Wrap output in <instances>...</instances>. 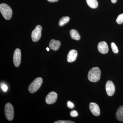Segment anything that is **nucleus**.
Returning a JSON list of instances; mask_svg holds the SVG:
<instances>
[{
    "mask_svg": "<svg viewBox=\"0 0 123 123\" xmlns=\"http://www.w3.org/2000/svg\"><path fill=\"white\" fill-rule=\"evenodd\" d=\"M101 72L98 67H94L90 69L88 74V77L89 80L93 82L98 81L101 78Z\"/></svg>",
    "mask_w": 123,
    "mask_h": 123,
    "instance_id": "obj_1",
    "label": "nucleus"
},
{
    "mask_svg": "<svg viewBox=\"0 0 123 123\" xmlns=\"http://www.w3.org/2000/svg\"><path fill=\"white\" fill-rule=\"evenodd\" d=\"M0 11L5 19H11L12 15V11L11 7L7 4L2 3L0 5Z\"/></svg>",
    "mask_w": 123,
    "mask_h": 123,
    "instance_id": "obj_2",
    "label": "nucleus"
},
{
    "mask_svg": "<svg viewBox=\"0 0 123 123\" xmlns=\"http://www.w3.org/2000/svg\"><path fill=\"white\" fill-rule=\"evenodd\" d=\"M43 79L41 77H38L35 79L29 86V92L33 93L39 89L43 83Z\"/></svg>",
    "mask_w": 123,
    "mask_h": 123,
    "instance_id": "obj_3",
    "label": "nucleus"
},
{
    "mask_svg": "<svg viewBox=\"0 0 123 123\" xmlns=\"http://www.w3.org/2000/svg\"><path fill=\"white\" fill-rule=\"evenodd\" d=\"M5 115L8 120L11 121L13 119L14 116V110L13 106L10 103L6 104L5 107Z\"/></svg>",
    "mask_w": 123,
    "mask_h": 123,
    "instance_id": "obj_4",
    "label": "nucleus"
},
{
    "mask_svg": "<svg viewBox=\"0 0 123 123\" xmlns=\"http://www.w3.org/2000/svg\"><path fill=\"white\" fill-rule=\"evenodd\" d=\"M42 27L40 25H38L31 33V38L34 42H37L40 38L42 36Z\"/></svg>",
    "mask_w": 123,
    "mask_h": 123,
    "instance_id": "obj_5",
    "label": "nucleus"
},
{
    "mask_svg": "<svg viewBox=\"0 0 123 123\" xmlns=\"http://www.w3.org/2000/svg\"><path fill=\"white\" fill-rule=\"evenodd\" d=\"M21 53L19 49H16L14 51L13 56V61L14 66L18 67L21 63Z\"/></svg>",
    "mask_w": 123,
    "mask_h": 123,
    "instance_id": "obj_6",
    "label": "nucleus"
},
{
    "mask_svg": "<svg viewBox=\"0 0 123 123\" xmlns=\"http://www.w3.org/2000/svg\"><path fill=\"white\" fill-rule=\"evenodd\" d=\"M106 92L108 95L112 96L114 93L115 86L114 84L111 81H108L105 86Z\"/></svg>",
    "mask_w": 123,
    "mask_h": 123,
    "instance_id": "obj_7",
    "label": "nucleus"
},
{
    "mask_svg": "<svg viewBox=\"0 0 123 123\" xmlns=\"http://www.w3.org/2000/svg\"><path fill=\"white\" fill-rule=\"evenodd\" d=\"M57 98V94L55 92H51L47 95L46 98V103L48 104H52L55 102Z\"/></svg>",
    "mask_w": 123,
    "mask_h": 123,
    "instance_id": "obj_8",
    "label": "nucleus"
},
{
    "mask_svg": "<svg viewBox=\"0 0 123 123\" xmlns=\"http://www.w3.org/2000/svg\"><path fill=\"white\" fill-rule=\"evenodd\" d=\"M89 108L91 113L95 116H98L100 115V109L99 106L97 104L91 103L90 104Z\"/></svg>",
    "mask_w": 123,
    "mask_h": 123,
    "instance_id": "obj_9",
    "label": "nucleus"
},
{
    "mask_svg": "<svg viewBox=\"0 0 123 123\" xmlns=\"http://www.w3.org/2000/svg\"><path fill=\"white\" fill-rule=\"evenodd\" d=\"M98 48L99 52L102 54H106L109 51L107 43L105 42H99L98 44Z\"/></svg>",
    "mask_w": 123,
    "mask_h": 123,
    "instance_id": "obj_10",
    "label": "nucleus"
},
{
    "mask_svg": "<svg viewBox=\"0 0 123 123\" xmlns=\"http://www.w3.org/2000/svg\"><path fill=\"white\" fill-rule=\"evenodd\" d=\"M77 55V52L76 50H70L67 56V61L69 63L75 61L76 59Z\"/></svg>",
    "mask_w": 123,
    "mask_h": 123,
    "instance_id": "obj_11",
    "label": "nucleus"
},
{
    "mask_svg": "<svg viewBox=\"0 0 123 123\" xmlns=\"http://www.w3.org/2000/svg\"><path fill=\"white\" fill-rule=\"evenodd\" d=\"M61 42L59 40L55 39L51 40L49 44V47L51 49L54 51H57L60 48Z\"/></svg>",
    "mask_w": 123,
    "mask_h": 123,
    "instance_id": "obj_12",
    "label": "nucleus"
},
{
    "mask_svg": "<svg viewBox=\"0 0 123 123\" xmlns=\"http://www.w3.org/2000/svg\"><path fill=\"white\" fill-rule=\"evenodd\" d=\"M116 117L118 121H123V106H121L118 108L116 112Z\"/></svg>",
    "mask_w": 123,
    "mask_h": 123,
    "instance_id": "obj_13",
    "label": "nucleus"
},
{
    "mask_svg": "<svg viewBox=\"0 0 123 123\" xmlns=\"http://www.w3.org/2000/svg\"><path fill=\"white\" fill-rule=\"evenodd\" d=\"M70 34L71 38L72 39L78 40L80 38V36L78 31L74 29L71 30L70 31Z\"/></svg>",
    "mask_w": 123,
    "mask_h": 123,
    "instance_id": "obj_14",
    "label": "nucleus"
},
{
    "mask_svg": "<svg viewBox=\"0 0 123 123\" xmlns=\"http://www.w3.org/2000/svg\"><path fill=\"white\" fill-rule=\"evenodd\" d=\"M88 6L92 9H95L98 6V3L97 0H86Z\"/></svg>",
    "mask_w": 123,
    "mask_h": 123,
    "instance_id": "obj_15",
    "label": "nucleus"
},
{
    "mask_svg": "<svg viewBox=\"0 0 123 123\" xmlns=\"http://www.w3.org/2000/svg\"><path fill=\"white\" fill-rule=\"evenodd\" d=\"M70 20V18L69 17H63L60 19L59 21V24L60 26H63L66 23H68Z\"/></svg>",
    "mask_w": 123,
    "mask_h": 123,
    "instance_id": "obj_16",
    "label": "nucleus"
},
{
    "mask_svg": "<svg viewBox=\"0 0 123 123\" xmlns=\"http://www.w3.org/2000/svg\"><path fill=\"white\" fill-rule=\"evenodd\" d=\"M111 47L112 49V50L113 52L115 53H117L118 52V49L116 44L115 43H111Z\"/></svg>",
    "mask_w": 123,
    "mask_h": 123,
    "instance_id": "obj_17",
    "label": "nucleus"
},
{
    "mask_svg": "<svg viewBox=\"0 0 123 123\" xmlns=\"http://www.w3.org/2000/svg\"><path fill=\"white\" fill-rule=\"evenodd\" d=\"M116 22L119 24H121L123 23V13L119 15L117 18Z\"/></svg>",
    "mask_w": 123,
    "mask_h": 123,
    "instance_id": "obj_18",
    "label": "nucleus"
},
{
    "mask_svg": "<svg viewBox=\"0 0 123 123\" xmlns=\"http://www.w3.org/2000/svg\"><path fill=\"white\" fill-rule=\"evenodd\" d=\"M73 121L69 120H59L54 122V123H75Z\"/></svg>",
    "mask_w": 123,
    "mask_h": 123,
    "instance_id": "obj_19",
    "label": "nucleus"
},
{
    "mask_svg": "<svg viewBox=\"0 0 123 123\" xmlns=\"http://www.w3.org/2000/svg\"><path fill=\"white\" fill-rule=\"evenodd\" d=\"M70 116L72 117H76L78 116V113L76 111H72L70 112Z\"/></svg>",
    "mask_w": 123,
    "mask_h": 123,
    "instance_id": "obj_20",
    "label": "nucleus"
},
{
    "mask_svg": "<svg viewBox=\"0 0 123 123\" xmlns=\"http://www.w3.org/2000/svg\"><path fill=\"white\" fill-rule=\"evenodd\" d=\"M67 106L70 108H73L74 107V104L70 101H68L67 102Z\"/></svg>",
    "mask_w": 123,
    "mask_h": 123,
    "instance_id": "obj_21",
    "label": "nucleus"
},
{
    "mask_svg": "<svg viewBox=\"0 0 123 123\" xmlns=\"http://www.w3.org/2000/svg\"><path fill=\"white\" fill-rule=\"evenodd\" d=\"M1 88H2V90L4 91V92H6L8 89V87L6 85L3 84L1 86Z\"/></svg>",
    "mask_w": 123,
    "mask_h": 123,
    "instance_id": "obj_22",
    "label": "nucleus"
},
{
    "mask_svg": "<svg viewBox=\"0 0 123 123\" xmlns=\"http://www.w3.org/2000/svg\"><path fill=\"white\" fill-rule=\"evenodd\" d=\"M47 0L50 2H57L59 0Z\"/></svg>",
    "mask_w": 123,
    "mask_h": 123,
    "instance_id": "obj_23",
    "label": "nucleus"
},
{
    "mask_svg": "<svg viewBox=\"0 0 123 123\" xmlns=\"http://www.w3.org/2000/svg\"><path fill=\"white\" fill-rule=\"evenodd\" d=\"M111 2H112V3H113V4H115V3L117 2V0H111Z\"/></svg>",
    "mask_w": 123,
    "mask_h": 123,
    "instance_id": "obj_24",
    "label": "nucleus"
},
{
    "mask_svg": "<svg viewBox=\"0 0 123 123\" xmlns=\"http://www.w3.org/2000/svg\"><path fill=\"white\" fill-rule=\"evenodd\" d=\"M47 51H49V48H47Z\"/></svg>",
    "mask_w": 123,
    "mask_h": 123,
    "instance_id": "obj_25",
    "label": "nucleus"
}]
</instances>
